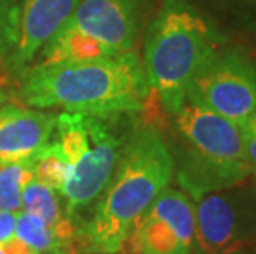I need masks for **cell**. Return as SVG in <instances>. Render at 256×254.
Instances as JSON below:
<instances>
[{
    "label": "cell",
    "instance_id": "cell-1",
    "mask_svg": "<svg viewBox=\"0 0 256 254\" xmlns=\"http://www.w3.org/2000/svg\"><path fill=\"white\" fill-rule=\"evenodd\" d=\"M22 99L32 107H63L98 117L142 111L149 94L142 59L138 53L86 61L38 64L25 74Z\"/></svg>",
    "mask_w": 256,
    "mask_h": 254
},
{
    "label": "cell",
    "instance_id": "cell-2",
    "mask_svg": "<svg viewBox=\"0 0 256 254\" xmlns=\"http://www.w3.org/2000/svg\"><path fill=\"white\" fill-rule=\"evenodd\" d=\"M176 160L157 129L142 126L124 144L118 172L104 188L92 220L81 230L84 251L119 254L122 243L157 195L168 187Z\"/></svg>",
    "mask_w": 256,
    "mask_h": 254
},
{
    "label": "cell",
    "instance_id": "cell-3",
    "mask_svg": "<svg viewBox=\"0 0 256 254\" xmlns=\"http://www.w3.org/2000/svg\"><path fill=\"white\" fill-rule=\"evenodd\" d=\"M222 43L215 26L185 0L162 2L147 30L142 64L168 114L182 106L194 76Z\"/></svg>",
    "mask_w": 256,
    "mask_h": 254
},
{
    "label": "cell",
    "instance_id": "cell-4",
    "mask_svg": "<svg viewBox=\"0 0 256 254\" xmlns=\"http://www.w3.org/2000/svg\"><path fill=\"white\" fill-rule=\"evenodd\" d=\"M170 116L185 144L178 180L194 198L248 180L253 165L242 126L188 96Z\"/></svg>",
    "mask_w": 256,
    "mask_h": 254
},
{
    "label": "cell",
    "instance_id": "cell-5",
    "mask_svg": "<svg viewBox=\"0 0 256 254\" xmlns=\"http://www.w3.org/2000/svg\"><path fill=\"white\" fill-rule=\"evenodd\" d=\"M55 131V142L72 165V177L62 195L66 198V215L73 216L104 192L124 145L101 117L81 112L56 116Z\"/></svg>",
    "mask_w": 256,
    "mask_h": 254
},
{
    "label": "cell",
    "instance_id": "cell-6",
    "mask_svg": "<svg viewBox=\"0 0 256 254\" xmlns=\"http://www.w3.org/2000/svg\"><path fill=\"white\" fill-rule=\"evenodd\" d=\"M243 183L198 198L195 245L202 254H246L256 250V187Z\"/></svg>",
    "mask_w": 256,
    "mask_h": 254
},
{
    "label": "cell",
    "instance_id": "cell-7",
    "mask_svg": "<svg viewBox=\"0 0 256 254\" xmlns=\"http://www.w3.org/2000/svg\"><path fill=\"white\" fill-rule=\"evenodd\" d=\"M187 96L243 126L256 109V59L238 46H218L194 76Z\"/></svg>",
    "mask_w": 256,
    "mask_h": 254
},
{
    "label": "cell",
    "instance_id": "cell-8",
    "mask_svg": "<svg viewBox=\"0 0 256 254\" xmlns=\"http://www.w3.org/2000/svg\"><path fill=\"white\" fill-rule=\"evenodd\" d=\"M194 245L195 205L167 187L130 228L119 254H190Z\"/></svg>",
    "mask_w": 256,
    "mask_h": 254
},
{
    "label": "cell",
    "instance_id": "cell-9",
    "mask_svg": "<svg viewBox=\"0 0 256 254\" xmlns=\"http://www.w3.org/2000/svg\"><path fill=\"white\" fill-rule=\"evenodd\" d=\"M144 0H81L64 25L102 43L114 55L134 51Z\"/></svg>",
    "mask_w": 256,
    "mask_h": 254
},
{
    "label": "cell",
    "instance_id": "cell-10",
    "mask_svg": "<svg viewBox=\"0 0 256 254\" xmlns=\"http://www.w3.org/2000/svg\"><path fill=\"white\" fill-rule=\"evenodd\" d=\"M80 0H17L14 3V64L35 58L50 36L73 13Z\"/></svg>",
    "mask_w": 256,
    "mask_h": 254
},
{
    "label": "cell",
    "instance_id": "cell-11",
    "mask_svg": "<svg viewBox=\"0 0 256 254\" xmlns=\"http://www.w3.org/2000/svg\"><path fill=\"white\" fill-rule=\"evenodd\" d=\"M56 116L18 104L0 107V165L32 160L50 142Z\"/></svg>",
    "mask_w": 256,
    "mask_h": 254
},
{
    "label": "cell",
    "instance_id": "cell-12",
    "mask_svg": "<svg viewBox=\"0 0 256 254\" xmlns=\"http://www.w3.org/2000/svg\"><path fill=\"white\" fill-rule=\"evenodd\" d=\"M112 55L114 53L108 50L102 43L63 23L43 45V59L40 64L86 61Z\"/></svg>",
    "mask_w": 256,
    "mask_h": 254
},
{
    "label": "cell",
    "instance_id": "cell-13",
    "mask_svg": "<svg viewBox=\"0 0 256 254\" xmlns=\"http://www.w3.org/2000/svg\"><path fill=\"white\" fill-rule=\"evenodd\" d=\"M28 162L34 170V177L38 182L62 193L72 177V165L56 142H48Z\"/></svg>",
    "mask_w": 256,
    "mask_h": 254
},
{
    "label": "cell",
    "instance_id": "cell-14",
    "mask_svg": "<svg viewBox=\"0 0 256 254\" xmlns=\"http://www.w3.org/2000/svg\"><path fill=\"white\" fill-rule=\"evenodd\" d=\"M22 208L25 213L35 215L50 228H55L68 218L63 215L55 190L43 185L34 177L22 190Z\"/></svg>",
    "mask_w": 256,
    "mask_h": 254
},
{
    "label": "cell",
    "instance_id": "cell-15",
    "mask_svg": "<svg viewBox=\"0 0 256 254\" xmlns=\"http://www.w3.org/2000/svg\"><path fill=\"white\" fill-rule=\"evenodd\" d=\"M15 236L26 243L36 254H74L58 240L53 228L46 226L35 215L25 212L17 215Z\"/></svg>",
    "mask_w": 256,
    "mask_h": 254
},
{
    "label": "cell",
    "instance_id": "cell-16",
    "mask_svg": "<svg viewBox=\"0 0 256 254\" xmlns=\"http://www.w3.org/2000/svg\"><path fill=\"white\" fill-rule=\"evenodd\" d=\"M34 178L30 162L0 165V210L17 213L22 208V190Z\"/></svg>",
    "mask_w": 256,
    "mask_h": 254
},
{
    "label": "cell",
    "instance_id": "cell-17",
    "mask_svg": "<svg viewBox=\"0 0 256 254\" xmlns=\"http://www.w3.org/2000/svg\"><path fill=\"white\" fill-rule=\"evenodd\" d=\"M244 145H246V155L252 165H256V109L250 114V117L243 122Z\"/></svg>",
    "mask_w": 256,
    "mask_h": 254
},
{
    "label": "cell",
    "instance_id": "cell-18",
    "mask_svg": "<svg viewBox=\"0 0 256 254\" xmlns=\"http://www.w3.org/2000/svg\"><path fill=\"white\" fill-rule=\"evenodd\" d=\"M15 225H17V215L0 210V243L8 241L15 236Z\"/></svg>",
    "mask_w": 256,
    "mask_h": 254
},
{
    "label": "cell",
    "instance_id": "cell-19",
    "mask_svg": "<svg viewBox=\"0 0 256 254\" xmlns=\"http://www.w3.org/2000/svg\"><path fill=\"white\" fill-rule=\"evenodd\" d=\"M0 250L4 254H36L26 243H24L17 236L10 238L5 243H0Z\"/></svg>",
    "mask_w": 256,
    "mask_h": 254
},
{
    "label": "cell",
    "instance_id": "cell-20",
    "mask_svg": "<svg viewBox=\"0 0 256 254\" xmlns=\"http://www.w3.org/2000/svg\"><path fill=\"white\" fill-rule=\"evenodd\" d=\"M4 17H8L14 26V3L12 0H0V28L5 26Z\"/></svg>",
    "mask_w": 256,
    "mask_h": 254
},
{
    "label": "cell",
    "instance_id": "cell-21",
    "mask_svg": "<svg viewBox=\"0 0 256 254\" xmlns=\"http://www.w3.org/2000/svg\"><path fill=\"white\" fill-rule=\"evenodd\" d=\"M242 3L248 5L250 10H253V12H256V0H240Z\"/></svg>",
    "mask_w": 256,
    "mask_h": 254
},
{
    "label": "cell",
    "instance_id": "cell-22",
    "mask_svg": "<svg viewBox=\"0 0 256 254\" xmlns=\"http://www.w3.org/2000/svg\"><path fill=\"white\" fill-rule=\"evenodd\" d=\"M252 175L256 178V165H253V169H252Z\"/></svg>",
    "mask_w": 256,
    "mask_h": 254
},
{
    "label": "cell",
    "instance_id": "cell-23",
    "mask_svg": "<svg viewBox=\"0 0 256 254\" xmlns=\"http://www.w3.org/2000/svg\"><path fill=\"white\" fill-rule=\"evenodd\" d=\"M0 254H4V253H2V250H0Z\"/></svg>",
    "mask_w": 256,
    "mask_h": 254
}]
</instances>
